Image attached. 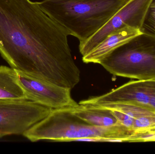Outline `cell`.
Masks as SVG:
<instances>
[{
    "label": "cell",
    "mask_w": 155,
    "mask_h": 154,
    "mask_svg": "<svg viewBox=\"0 0 155 154\" xmlns=\"http://www.w3.org/2000/svg\"><path fill=\"white\" fill-rule=\"evenodd\" d=\"M152 0H128L117 13L94 35L79 42V50L84 56L96 47L107 35L127 27L140 30Z\"/></svg>",
    "instance_id": "obj_6"
},
{
    "label": "cell",
    "mask_w": 155,
    "mask_h": 154,
    "mask_svg": "<svg viewBox=\"0 0 155 154\" xmlns=\"http://www.w3.org/2000/svg\"><path fill=\"white\" fill-rule=\"evenodd\" d=\"M141 33L139 30L130 27L115 31L107 35L91 51L83 56V61L86 63L99 64L117 47Z\"/></svg>",
    "instance_id": "obj_9"
},
{
    "label": "cell",
    "mask_w": 155,
    "mask_h": 154,
    "mask_svg": "<svg viewBox=\"0 0 155 154\" xmlns=\"http://www.w3.org/2000/svg\"><path fill=\"white\" fill-rule=\"evenodd\" d=\"M91 106V105H90ZM110 110L121 111L136 119L143 116H155V111L149 106L131 105V104H107L94 106Z\"/></svg>",
    "instance_id": "obj_12"
},
{
    "label": "cell",
    "mask_w": 155,
    "mask_h": 154,
    "mask_svg": "<svg viewBox=\"0 0 155 154\" xmlns=\"http://www.w3.org/2000/svg\"><path fill=\"white\" fill-rule=\"evenodd\" d=\"M52 109L30 100L0 99V138L23 135L46 118Z\"/></svg>",
    "instance_id": "obj_5"
},
{
    "label": "cell",
    "mask_w": 155,
    "mask_h": 154,
    "mask_svg": "<svg viewBox=\"0 0 155 154\" xmlns=\"http://www.w3.org/2000/svg\"><path fill=\"white\" fill-rule=\"evenodd\" d=\"M118 77L155 80V37L141 33L114 50L99 63Z\"/></svg>",
    "instance_id": "obj_4"
},
{
    "label": "cell",
    "mask_w": 155,
    "mask_h": 154,
    "mask_svg": "<svg viewBox=\"0 0 155 154\" xmlns=\"http://www.w3.org/2000/svg\"><path fill=\"white\" fill-rule=\"evenodd\" d=\"M17 71L19 82L27 100L51 109L74 108L78 105L72 98L70 89Z\"/></svg>",
    "instance_id": "obj_7"
},
{
    "label": "cell",
    "mask_w": 155,
    "mask_h": 154,
    "mask_svg": "<svg viewBox=\"0 0 155 154\" xmlns=\"http://www.w3.org/2000/svg\"><path fill=\"white\" fill-rule=\"evenodd\" d=\"M72 108L52 109L45 118L26 130L23 135L32 142L41 140L72 142L85 137L117 139L129 142L134 133L122 124L95 126L73 113Z\"/></svg>",
    "instance_id": "obj_3"
},
{
    "label": "cell",
    "mask_w": 155,
    "mask_h": 154,
    "mask_svg": "<svg viewBox=\"0 0 155 154\" xmlns=\"http://www.w3.org/2000/svg\"><path fill=\"white\" fill-rule=\"evenodd\" d=\"M128 0H43L42 10L68 35L84 41L104 25Z\"/></svg>",
    "instance_id": "obj_2"
},
{
    "label": "cell",
    "mask_w": 155,
    "mask_h": 154,
    "mask_svg": "<svg viewBox=\"0 0 155 154\" xmlns=\"http://www.w3.org/2000/svg\"><path fill=\"white\" fill-rule=\"evenodd\" d=\"M133 131L134 135L155 131V116H143L136 118Z\"/></svg>",
    "instance_id": "obj_14"
},
{
    "label": "cell",
    "mask_w": 155,
    "mask_h": 154,
    "mask_svg": "<svg viewBox=\"0 0 155 154\" xmlns=\"http://www.w3.org/2000/svg\"><path fill=\"white\" fill-rule=\"evenodd\" d=\"M66 31L31 0H0V54L13 68L72 89L80 71Z\"/></svg>",
    "instance_id": "obj_1"
},
{
    "label": "cell",
    "mask_w": 155,
    "mask_h": 154,
    "mask_svg": "<svg viewBox=\"0 0 155 154\" xmlns=\"http://www.w3.org/2000/svg\"><path fill=\"white\" fill-rule=\"evenodd\" d=\"M111 110L121 124L133 132V129L134 118L121 111L116 110Z\"/></svg>",
    "instance_id": "obj_15"
},
{
    "label": "cell",
    "mask_w": 155,
    "mask_h": 154,
    "mask_svg": "<svg viewBox=\"0 0 155 154\" xmlns=\"http://www.w3.org/2000/svg\"><path fill=\"white\" fill-rule=\"evenodd\" d=\"M149 105L155 111V80H152Z\"/></svg>",
    "instance_id": "obj_16"
},
{
    "label": "cell",
    "mask_w": 155,
    "mask_h": 154,
    "mask_svg": "<svg viewBox=\"0 0 155 154\" xmlns=\"http://www.w3.org/2000/svg\"><path fill=\"white\" fill-rule=\"evenodd\" d=\"M140 31L155 37V0H152L148 6Z\"/></svg>",
    "instance_id": "obj_13"
},
{
    "label": "cell",
    "mask_w": 155,
    "mask_h": 154,
    "mask_svg": "<svg viewBox=\"0 0 155 154\" xmlns=\"http://www.w3.org/2000/svg\"><path fill=\"white\" fill-rule=\"evenodd\" d=\"M152 85V80L130 81L104 95L80 101L79 104L91 106L131 104L151 107L149 102Z\"/></svg>",
    "instance_id": "obj_8"
},
{
    "label": "cell",
    "mask_w": 155,
    "mask_h": 154,
    "mask_svg": "<svg viewBox=\"0 0 155 154\" xmlns=\"http://www.w3.org/2000/svg\"><path fill=\"white\" fill-rule=\"evenodd\" d=\"M71 109L74 115L95 126L108 127L121 124L112 111L107 108L78 104Z\"/></svg>",
    "instance_id": "obj_10"
},
{
    "label": "cell",
    "mask_w": 155,
    "mask_h": 154,
    "mask_svg": "<svg viewBox=\"0 0 155 154\" xmlns=\"http://www.w3.org/2000/svg\"><path fill=\"white\" fill-rule=\"evenodd\" d=\"M0 99L27 100L17 70L13 68L0 66Z\"/></svg>",
    "instance_id": "obj_11"
}]
</instances>
